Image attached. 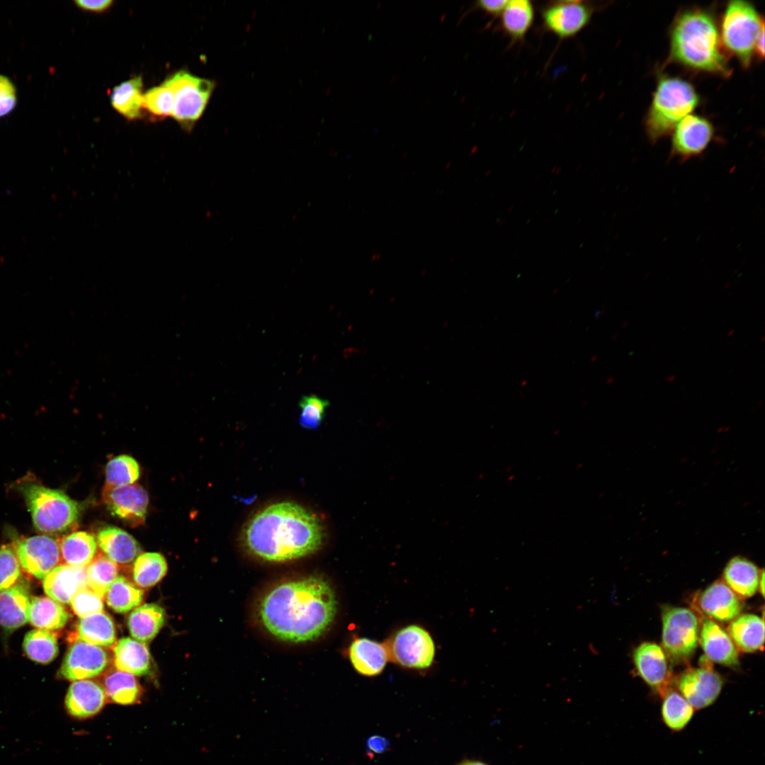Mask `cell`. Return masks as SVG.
<instances>
[{
  "mask_svg": "<svg viewBox=\"0 0 765 765\" xmlns=\"http://www.w3.org/2000/svg\"><path fill=\"white\" fill-rule=\"evenodd\" d=\"M102 498L112 515L132 526L142 524L144 521L149 497L140 484L133 483L115 487L106 484Z\"/></svg>",
  "mask_w": 765,
  "mask_h": 765,
  "instance_id": "7c38bea8",
  "label": "cell"
},
{
  "mask_svg": "<svg viewBox=\"0 0 765 765\" xmlns=\"http://www.w3.org/2000/svg\"><path fill=\"white\" fill-rule=\"evenodd\" d=\"M174 101L172 91L164 84L150 88L143 94L144 109L158 118L172 115Z\"/></svg>",
  "mask_w": 765,
  "mask_h": 765,
  "instance_id": "ab89813d",
  "label": "cell"
},
{
  "mask_svg": "<svg viewBox=\"0 0 765 765\" xmlns=\"http://www.w3.org/2000/svg\"><path fill=\"white\" fill-rule=\"evenodd\" d=\"M96 541L103 554L116 564L131 563L141 551L138 542L130 534L115 526L102 528Z\"/></svg>",
  "mask_w": 765,
  "mask_h": 765,
  "instance_id": "44dd1931",
  "label": "cell"
},
{
  "mask_svg": "<svg viewBox=\"0 0 765 765\" xmlns=\"http://www.w3.org/2000/svg\"><path fill=\"white\" fill-rule=\"evenodd\" d=\"M74 4L82 10L101 13L109 9L112 6L113 1L111 0H76Z\"/></svg>",
  "mask_w": 765,
  "mask_h": 765,
  "instance_id": "f6af8a7d",
  "label": "cell"
},
{
  "mask_svg": "<svg viewBox=\"0 0 765 765\" xmlns=\"http://www.w3.org/2000/svg\"><path fill=\"white\" fill-rule=\"evenodd\" d=\"M162 84L174 95L173 118L184 130L191 131L207 107L215 82L181 69L169 75Z\"/></svg>",
  "mask_w": 765,
  "mask_h": 765,
  "instance_id": "52a82bcc",
  "label": "cell"
},
{
  "mask_svg": "<svg viewBox=\"0 0 765 765\" xmlns=\"http://www.w3.org/2000/svg\"><path fill=\"white\" fill-rule=\"evenodd\" d=\"M698 103V94L689 83L678 78L661 79L646 119L650 140L656 142L672 132Z\"/></svg>",
  "mask_w": 765,
  "mask_h": 765,
  "instance_id": "277c9868",
  "label": "cell"
},
{
  "mask_svg": "<svg viewBox=\"0 0 765 765\" xmlns=\"http://www.w3.org/2000/svg\"><path fill=\"white\" fill-rule=\"evenodd\" d=\"M594 11V6L584 1H557L545 6L541 16L545 28L563 39L585 28Z\"/></svg>",
  "mask_w": 765,
  "mask_h": 765,
  "instance_id": "30bf717a",
  "label": "cell"
},
{
  "mask_svg": "<svg viewBox=\"0 0 765 765\" xmlns=\"http://www.w3.org/2000/svg\"><path fill=\"white\" fill-rule=\"evenodd\" d=\"M699 621L695 613L682 607H666L662 611V645L674 659L690 657L697 646Z\"/></svg>",
  "mask_w": 765,
  "mask_h": 765,
  "instance_id": "ba28073f",
  "label": "cell"
},
{
  "mask_svg": "<svg viewBox=\"0 0 765 765\" xmlns=\"http://www.w3.org/2000/svg\"><path fill=\"white\" fill-rule=\"evenodd\" d=\"M144 591L123 576L118 577L108 589L104 599L114 611L125 613L142 601Z\"/></svg>",
  "mask_w": 765,
  "mask_h": 765,
  "instance_id": "836d02e7",
  "label": "cell"
},
{
  "mask_svg": "<svg viewBox=\"0 0 765 765\" xmlns=\"http://www.w3.org/2000/svg\"><path fill=\"white\" fill-rule=\"evenodd\" d=\"M14 549L21 567L40 579L57 567L61 558L59 542L47 535L20 538Z\"/></svg>",
  "mask_w": 765,
  "mask_h": 765,
  "instance_id": "8fae6325",
  "label": "cell"
},
{
  "mask_svg": "<svg viewBox=\"0 0 765 765\" xmlns=\"http://www.w3.org/2000/svg\"><path fill=\"white\" fill-rule=\"evenodd\" d=\"M109 661V655L103 647L79 640L68 650L60 674L73 681L94 678L106 669Z\"/></svg>",
  "mask_w": 765,
  "mask_h": 765,
  "instance_id": "4fadbf2b",
  "label": "cell"
},
{
  "mask_svg": "<svg viewBox=\"0 0 765 765\" xmlns=\"http://www.w3.org/2000/svg\"><path fill=\"white\" fill-rule=\"evenodd\" d=\"M670 57L689 68L725 76L731 73L720 47L713 17L708 11L690 9L681 13L673 24Z\"/></svg>",
  "mask_w": 765,
  "mask_h": 765,
  "instance_id": "3957f363",
  "label": "cell"
},
{
  "mask_svg": "<svg viewBox=\"0 0 765 765\" xmlns=\"http://www.w3.org/2000/svg\"><path fill=\"white\" fill-rule=\"evenodd\" d=\"M21 567L15 550L8 547L0 548V591L16 583L21 577Z\"/></svg>",
  "mask_w": 765,
  "mask_h": 765,
  "instance_id": "b9f144b4",
  "label": "cell"
},
{
  "mask_svg": "<svg viewBox=\"0 0 765 765\" xmlns=\"http://www.w3.org/2000/svg\"><path fill=\"white\" fill-rule=\"evenodd\" d=\"M118 670L135 676L147 675L151 669V656L144 643L130 638L120 639L113 648Z\"/></svg>",
  "mask_w": 765,
  "mask_h": 765,
  "instance_id": "cb8c5ba5",
  "label": "cell"
},
{
  "mask_svg": "<svg viewBox=\"0 0 765 765\" xmlns=\"http://www.w3.org/2000/svg\"><path fill=\"white\" fill-rule=\"evenodd\" d=\"M77 635L79 640L99 647H110L116 642L114 623L104 611L81 618Z\"/></svg>",
  "mask_w": 765,
  "mask_h": 765,
  "instance_id": "f1b7e54d",
  "label": "cell"
},
{
  "mask_svg": "<svg viewBox=\"0 0 765 765\" xmlns=\"http://www.w3.org/2000/svg\"><path fill=\"white\" fill-rule=\"evenodd\" d=\"M534 20V7L529 0L509 1L501 13L504 33L512 40H522Z\"/></svg>",
  "mask_w": 765,
  "mask_h": 765,
  "instance_id": "1f68e13d",
  "label": "cell"
},
{
  "mask_svg": "<svg viewBox=\"0 0 765 765\" xmlns=\"http://www.w3.org/2000/svg\"><path fill=\"white\" fill-rule=\"evenodd\" d=\"M21 488L38 531L60 534L76 523L79 505L63 492L35 483L26 484Z\"/></svg>",
  "mask_w": 765,
  "mask_h": 765,
  "instance_id": "5b68a950",
  "label": "cell"
},
{
  "mask_svg": "<svg viewBox=\"0 0 765 765\" xmlns=\"http://www.w3.org/2000/svg\"><path fill=\"white\" fill-rule=\"evenodd\" d=\"M733 332H734V329H732V331H730V332L728 333L727 336H731V335L732 334V333H733Z\"/></svg>",
  "mask_w": 765,
  "mask_h": 765,
  "instance_id": "f5cc1de1",
  "label": "cell"
},
{
  "mask_svg": "<svg viewBox=\"0 0 765 765\" xmlns=\"http://www.w3.org/2000/svg\"><path fill=\"white\" fill-rule=\"evenodd\" d=\"M348 657L353 668L368 676L380 674L389 659L385 643L363 638L351 644Z\"/></svg>",
  "mask_w": 765,
  "mask_h": 765,
  "instance_id": "603a6c76",
  "label": "cell"
},
{
  "mask_svg": "<svg viewBox=\"0 0 765 765\" xmlns=\"http://www.w3.org/2000/svg\"><path fill=\"white\" fill-rule=\"evenodd\" d=\"M755 52L758 55L763 58L764 55V28L760 32L758 38L756 42Z\"/></svg>",
  "mask_w": 765,
  "mask_h": 765,
  "instance_id": "c3c4849f",
  "label": "cell"
},
{
  "mask_svg": "<svg viewBox=\"0 0 765 765\" xmlns=\"http://www.w3.org/2000/svg\"><path fill=\"white\" fill-rule=\"evenodd\" d=\"M729 635L737 647L745 652L762 650L764 642L763 618L747 613L738 616L728 627Z\"/></svg>",
  "mask_w": 765,
  "mask_h": 765,
  "instance_id": "484cf974",
  "label": "cell"
},
{
  "mask_svg": "<svg viewBox=\"0 0 765 765\" xmlns=\"http://www.w3.org/2000/svg\"><path fill=\"white\" fill-rule=\"evenodd\" d=\"M723 685L720 676L712 667L688 669L677 682L681 694L694 709L705 708L715 702Z\"/></svg>",
  "mask_w": 765,
  "mask_h": 765,
  "instance_id": "5bb4252c",
  "label": "cell"
},
{
  "mask_svg": "<svg viewBox=\"0 0 765 765\" xmlns=\"http://www.w3.org/2000/svg\"><path fill=\"white\" fill-rule=\"evenodd\" d=\"M103 688L111 701L121 705L137 703L142 696V688L135 677L120 670H112L103 679Z\"/></svg>",
  "mask_w": 765,
  "mask_h": 765,
  "instance_id": "d6a6232c",
  "label": "cell"
},
{
  "mask_svg": "<svg viewBox=\"0 0 765 765\" xmlns=\"http://www.w3.org/2000/svg\"><path fill=\"white\" fill-rule=\"evenodd\" d=\"M88 586L101 598L118 574V565L104 554L96 555L86 567Z\"/></svg>",
  "mask_w": 765,
  "mask_h": 765,
  "instance_id": "74e56055",
  "label": "cell"
},
{
  "mask_svg": "<svg viewBox=\"0 0 765 765\" xmlns=\"http://www.w3.org/2000/svg\"><path fill=\"white\" fill-rule=\"evenodd\" d=\"M143 81L141 76L132 77L115 86L110 94L113 108L128 120L143 117Z\"/></svg>",
  "mask_w": 765,
  "mask_h": 765,
  "instance_id": "83f0119b",
  "label": "cell"
},
{
  "mask_svg": "<svg viewBox=\"0 0 765 765\" xmlns=\"http://www.w3.org/2000/svg\"><path fill=\"white\" fill-rule=\"evenodd\" d=\"M23 647L29 659L40 664L50 663L58 654L56 636L50 630L34 629L29 631L23 639Z\"/></svg>",
  "mask_w": 765,
  "mask_h": 765,
  "instance_id": "d590c367",
  "label": "cell"
},
{
  "mask_svg": "<svg viewBox=\"0 0 765 765\" xmlns=\"http://www.w3.org/2000/svg\"><path fill=\"white\" fill-rule=\"evenodd\" d=\"M385 645L389 659L407 668H427L435 655V645L430 634L415 625L400 629Z\"/></svg>",
  "mask_w": 765,
  "mask_h": 765,
  "instance_id": "9c48e42d",
  "label": "cell"
},
{
  "mask_svg": "<svg viewBox=\"0 0 765 765\" xmlns=\"http://www.w3.org/2000/svg\"><path fill=\"white\" fill-rule=\"evenodd\" d=\"M23 584L16 583L0 591V625L9 631L21 627L29 620L30 600L28 590Z\"/></svg>",
  "mask_w": 765,
  "mask_h": 765,
  "instance_id": "7402d4cb",
  "label": "cell"
},
{
  "mask_svg": "<svg viewBox=\"0 0 765 765\" xmlns=\"http://www.w3.org/2000/svg\"><path fill=\"white\" fill-rule=\"evenodd\" d=\"M509 1L506 0H498V1H488L480 0L476 3V6L484 11L487 14L497 16L501 14L505 8Z\"/></svg>",
  "mask_w": 765,
  "mask_h": 765,
  "instance_id": "7dc6e473",
  "label": "cell"
},
{
  "mask_svg": "<svg viewBox=\"0 0 765 765\" xmlns=\"http://www.w3.org/2000/svg\"><path fill=\"white\" fill-rule=\"evenodd\" d=\"M458 765H487L485 763L476 760H465Z\"/></svg>",
  "mask_w": 765,
  "mask_h": 765,
  "instance_id": "681fc988",
  "label": "cell"
},
{
  "mask_svg": "<svg viewBox=\"0 0 765 765\" xmlns=\"http://www.w3.org/2000/svg\"><path fill=\"white\" fill-rule=\"evenodd\" d=\"M694 708L681 694L668 691L664 696L662 717L664 723L671 730L680 731L691 721Z\"/></svg>",
  "mask_w": 765,
  "mask_h": 765,
  "instance_id": "8d00e7d4",
  "label": "cell"
},
{
  "mask_svg": "<svg viewBox=\"0 0 765 765\" xmlns=\"http://www.w3.org/2000/svg\"><path fill=\"white\" fill-rule=\"evenodd\" d=\"M106 701L103 687L89 679L74 681L65 697L66 710L72 717L83 720L98 713Z\"/></svg>",
  "mask_w": 765,
  "mask_h": 765,
  "instance_id": "ac0fdd59",
  "label": "cell"
},
{
  "mask_svg": "<svg viewBox=\"0 0 765 765\" xmlns=\"http://www.w3.org/2000/svg\"><path fill=\"white\" fill-rule=\"evenodd\" d=\"M326 529L320 518L292 502L268 505L244 524L241 541L250 555L283 562L313 554L323 545Z\"/></svg>",
  "mask_w": 765,
  "mask_h": 765,
  "instance_id": "7a4b0ae2",
  "label": "cell"
},
{
  "mask_svg": "<svg viewBox=\"0 0 765 765\" xmlns=\"http://www.w3.org/2000/svg\"><path fill=\"white\" fill-rule=\"evenodd\" d=\"M16 103V86L8 77L0 74V118L10 113Z\"/></svg>",
  "mask_w": 765,
  "mask_h": 765,
  "instance_id": "ee69618b",
  "label": "cell"
},
{
  "mask_svg": "<svg viewBox=\"0 0 765 765\" xmlns=\"http://www.w3.org/2000/svg\"><path fill=\"white\" fill-rule=\"evenodd\" d=\"M760 570L752 562L736 556L726 565L723 572L725 583L740 598L755 594L761 575Z\"/></svg>",
  "mask_w": 765,
  "mask_h": 765,
  "instance_id": "d4e9b609",
  "label": "cell"
},
{
  "mask_svg": "<svg viewBox=\"0 0 765 765\" xmlns=\"http://www.w3.org/2000/svg\"><path fill=\"white\" fill-rule=\"evenodd\" d=\"M70 604L74 613L80 618L103 611L104 608L103 598L89 586L79 590Z\"/></svg>",
  "mask_w": 765,
  "mask_h": 765,
  "instance_id": "7bdbcfd3",
  "label": "cell"
},
{
  "mask_svg": "<svg viewBox=\"0 0 765 765\" xmlns=\"http://www.w3.org/2000/svg\"><path fill=\"white\" fill-rule=\"evenodd\" d=\"M69 615L60 603L50 597H33L29 621L34 627L46 630H58L67 623Z\"/></svg>",
  "mask_w": 765,
  "mask_h": 765,
  "instance_id": "4dcf8cb0",
  "label": "cell"
},
{
  "mask_svg": "<svg viewBox=\"0 0 765 765\" xmlns=\"http://www.w3.org/2000/svg\"><path fill=\"white\" fill-rule=\"evenodd\" d=\"M140 475L138 463L131 456L120 455L108 463L106 481L110 486H123L135 483Z\"/></svg>",
  "mask_w": 765,
  "mask_h": 765,
  "instance_id": "f35d334b",
  "label": "cell"
},
{
  "mask_svg": "<svg viewBox=\"0 0 765 765\" xmlns=\"http://www.w3.org/2000/svg\"><path fill=\"white\" fill-rule=\"evenodd\" d=\"M58 542L60 555L67 565L86 567L96 556L97 541L92 534L87 532H73Z\"/></svg>",
  "mask_w": 765,
  "mask_h": 765,
  "instance_id": "f546056e",
  "label": "cell"
},
{
  "mask_svg": "<svg viewBox=\"0 0 765 765\" xmlns=\"http://www.w3.org/2000/svg\"><path fill=\"white\" fill-rule=\"evenodd\" d=\"M166 572L167 563L162 554L144 552L135 560L132 577L137 586L147 588L157 584Z\"/></svg>",
  "mask_w": 765,
  "mask_h": 765,
  "instance_id": "e575fe53",
  "label": "cell"
},
{
  "mask_svg": "<svg viewBox=\"0 0 765 765\" xmlns=\"http://www.w3.org/2000/svg\"><path fill=\"white\" fill-rule=\"evenodd\" d=\"M696 605L709 619L721 622L732 620L743 608L741 598L721 580L715 582L698 594Z\"/></svg>",
  "mask_w": 765,
  "mask_h": 765,
  "instance_id": "2e32d148",
  "label": "cell"
},
{
  "mask_svg": "<svg viewBox=\"0 0 765 765\" xmlns=\"http://www.w3.org/2000/svg\"><path fill=\"white\" fill-rule=\"evenodd\" d=\"M764 570H762L761 573V575H760L759 582V589H760V591H761V594L762 596H764Z\"/></svg>",
  "mask_w": 765,
  "mask_h": 765,
  "instance_id": "f907efd6",
  "label": "cell"
},
{
  "mask_svg": "<svg viewBox=\"0 0 765 765\" xmlns=\"http://www.w3.org/2000/svg\"><path fill=\"white\" fill-rule=\"evenodd\" d=\"M46 594L60 604H70L74 594L87 587L86 567L57 565L43 578Z\"/></svg>",
  "mask_w": 765,
  "mask_h": 765,
  "instance_id": "d6986e66",
  "label": "cell"
},
{
  "mask_svg": "<svg viewBox=\"0 0 765 765\" xmlns=\"http://www.w3.org/2000/svg\"><path fill=\"white\" fill-rule=\"evenodd\" d=\"M300 424L306 429H317L324 419L329 402L314 395L303 396L299 402Z\"/></svg>",
  "mask_w": 765,
  "mask_h": 765,
  "instance_id": "60d3db41",
  "label": "cell"
},
{
  "mask_svg": "<svg viewBox=\"0 0 765 765\" xmlns=\"http://www.w3.org/2000/svg\"><path fill=\"white\" fill-rule=\"evenodd\" d=\"M338 602L329 582L309 576L280 583L259 601L258 618L266 631L288 642L313 641L330 628Z\"/></svg>",
  "mask_w": 765,
  "mask_h": 765,
  "instance_id": "6da1fadb",
  "label": "cell"
},
{
  "mask_svg": "<svg viewBox=\"0 0 765 765\" xmlns=\"http://www.w3.org/2000/svg\"><path fill=\"white\" fill-rule=\"evenodd\" d=\"M164 609L156 604H145L135 608L128 618L131 636L147 643L158 634L165 623Z\"/></svg>",
  "mask_w": 765,
  "mask_h": 765,
  "instance_id": "4316f807",
  "label": "cell"
},
{
  "mask_svg": "<svg viewBox=\"0 0 765 765\" xmlns=\"http://www.w3.org/2000/svg\"><path fill=\"white\" fill-rule=\"evenodd\" d=\"M633 660L641 678L664 697L669 691L671 675L662 648L654 643L643 642L634 651Z\"/></svg>",
  "mask_w": 765,
  "mask_h": 765,
  "instance_id": "e0dca14e",
  "label": "cell"
},
{
  "mask_svg": "<svg viewBox=\"0 0 765 765\" xmlns=\"http://www.w3.org/2000/svg\"><path fill=\"white\" fill-rule=\"evenodd\" d=\"M675 378H676V375H671V376H669V377H668V378H667V381H668V382H672V380H674L675 379Z\"/></svg>",
  "mask_w": 765,
  "mask_h": 765,
  "instance_id": "816d5d0a",
  "label": "cell"
},
{
  "mask_svg": "<svg viewBox=\"0 0 765 765\" xmlns=\"http://www.w3.org/2000/svg\"><path fill=\"white\" fill-rule=\"evenodd\" d=\"M763 19L747 1H732L727 5L721 23V38L727 50L742 64L751 62L756 42L762 29Z\"/></svg>",
  "mask_w": 765,
  "mask_h": 765,
  "instance_id": "8992f818",
  "label": "cell"
},
{
  "mask_svg": "<svg viewBox=\"0 0 765 765\" xmlns=\"http://www.w3.org/2000/svg\"><path fill=\"white\" fill-rule=\"evenodd\" d=\"M713 135L712 125L706 118L688 115L676 126L672 140V154L685 161L702 153Z\"/></svg>",
  "mask_w": 765,
  "mask_h": 765,
  "instance_id": "9a60e30c",
  "label": "cell"
},
{
  "mask_svg": "<svg viewBox=\"0 0 765 765\" xmlns=\"http://www.w3.org/2000/svg\"><path fill=\"white\" fill-rule=\"evenodd\" d=\"M699 642L709 660L728 667L738 664L739 654L735 645L729 634L713 620L704 618Z\"/></svg>",
  "mask_w": 765,
  "mask_h": 765,
  "instance_id": "ffe728a7",
  "label": "cell"
},
{
  "mask_svg": "<svg viewBox=\"0 0 765 765\" xmlns=\"http://www.w3.org/2000/svg\"><path fill=\"white\" fill-rule=\"evenodd\" d=\"M389 740L380 735H373L367 739L366 747L370 754H383L390 749Z\"/></svg>",
  "mask_w": 765,
  "mask_h": 765,
  "instance_id": "bcb514c9",
  "label": "cell"
}]
</instances>
